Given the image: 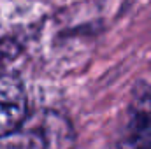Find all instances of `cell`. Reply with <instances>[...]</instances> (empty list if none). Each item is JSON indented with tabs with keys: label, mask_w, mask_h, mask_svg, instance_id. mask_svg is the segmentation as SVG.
<instances>
[{
	"label": "cell",
	"mask_w": 151,
	"mask_h": 149,
	"mask_svg": "<svg viewBox=\"0 0 151 149\" xmlns=\"http://www.w3.org/2000/svg\"><path fill=\"white\" fill-rule=\"evenodd\" d=\"M130 112L127 137L118 149H151V90L148 86L135 95Z\"/></svg>",
	"instance_id": "7a4b0ae2"
},
{
	"label": "cell",
	"mask_w": 151,
	"mask_h": 149,
	"mask_svg": "<svg viewBox=\"0 0 151 149\" xmlns=\"http://www.w3.org/2000/svg\"><path fill=\"white\" fill-rule=\"evenodd\" d=\"M28 114L23 82L14 75H0V137L19 130Z\"/></svg>",
	"instance_id": "6da1fadb"
}]
</instances>
